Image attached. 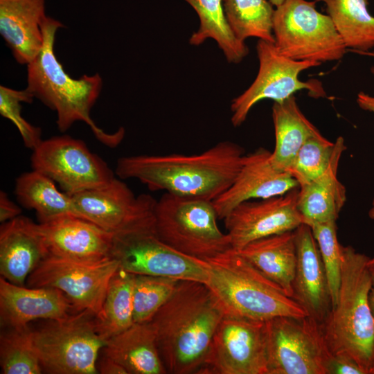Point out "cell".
<instances>
[{"label":"cell","instance_id":"obj_9","mask_svg":"<svg viewBox=\"0 0 374 374\" xmlns=\"http://www.w3.org/2000/svg\"><path fill=\"white\" fill-rule=\"evenodd\" d=\"M267 374H325L330 353L321 324L306 317L265 321Z\"/></svg>","mask_w":374,"mask_h":374},{"label":"cell","instance_id":"obj_12","mask_svg":"<svg viewBox=\"0 0 374 374\" xmlns=\"http://www.w3.org/2000/svg\"><path fill=\"white\" fill-rule=\"evenodd\" d=\"M75 215L114 235L154 229L157 200L149 195L135 196L117 179L98 188L71 195Z\"/></svg>","mask_w":374,"mask_h":374},{"label":"cell","instance_id":"obj_26","mask_svg":"<svg viewBox=\"0 0 374 374\" xmlns=\"http://www.w3.org/2000/svg\"><path fill=\"white\" fill-rule=\"evenodd\" d=\"M272 118L275 146L271 162L276 169L288 172L299 149L319 130L302 113L294 96L274 103Z\"/></svg>","mask_w":374,"mask_h":374},{"label":"cell","instance_id":"obj_33","mask_svg":"<svg viewBox=\"0 0 374 374\" xmlns=\"http://www.w3.org/2000/svg\"><path fill=\"white\" fill-rule=\"evenodd\" d=\"M178 280L163 276L134 274V321L150 322L171 296Z\"/></svg>","mask_w":374,"mask_h":374},{"label":"cell","instance_id":"obj_36","mask_svg":"<svg viewBox=\"0 0 374 374\" xmlns=\"http://www.w3.org/2000/svg\"><path fill=\"white\" fill-rule=\"evenodd\" d=\"M34 96L26 89L21 91L0 87V114L12 122L22 138L24 145L33 150L42 141V130L26 121L21 116V103H31Z\"/></svg>","mask_w":374,"mask_h":374},{"label":"cell","instance_id":"obj_15","mask_svg":"<svg viewBox=\"0 0 374 374\" xmlns=\"http://www.w3.org/2000/svg\"><path fill=\"white\" fill-rule=\"evenodd\" d=\"M197 374H267L265 321L224 316Z\"/></svg>","mask_w":374,"mask_h":374},{"label":"cell","instance_id":"obj_38","mask_svg":"<svg viewBox=\"0 0 374 374\" xmlns=\"http://www.w3.org/2000/svg\"><path fill=\"white\" fill-rule=\"evenodd\" d=\"M21 215V209L10 200L7 193L0 192V222L4 223Z\"/></svg>","mask_w":374,"mask_h":374},{"label":"cell","instance_id":"obj_2","mask_svg":"<svg viewBox=\"0 0 374 374\" xmlns=\"http://www.w3.org/2000/svg\"><path fill=\"white\" fill-rule=\"evenodd\" d=\"M224 317L205 283L179 280L150 321L167 373L197 374Z\"/></svg>","mask_w":374,"mask_h":374},{"label":"cell","instance_id":"obj_24","mask_svg":"<svg viewBox=\"0 0 374 374\" xmlns=\"http://www.w3.org/2000/svg\"><path fill=\"white\" fill-rule=\"evenodd\" d=\"M127 374H166L151 322L136 323L110 337L102 348Z\"/></svg>","mask_w":374,"mask_h":374},{"label":"cell","instance_id":"obj_42","mask_svg":"<svg viewBox=\"0 0 374 374\" xmlns=\"http://www.w3.org/2000/svg\"><path fill=\"white\" fill-rule=\"evenodd\" d=\"M359 54L361 55H368V56H371V57H374V52H369V51H367V52H362V53H360ZM371 73L374 75V67H372L371 69Z\"/></svg>","mask_w":374,"mask_h":374},{"label":"cell","instance_id":"obj_20","mask_svg":"<svg viewBox=\"0 0 374 374\" xmlns=\"http://www.w3.org/2000/svg\"><path fill=\"white\" fill-rule=\"evenodd\" d=\"M78 311L60 290L51 287H30L0 278L1 328H23L30 322L59 319Z\"/></svg>","mask_w":374,"mask_h":374},{"label":"cell","instance_id":"obj_19","mask_svg":"<svg viewBox=\"0 0 374 374\" xmlns=\"http://www.w3.org/2000/svg\"><path fill=\"white\" fill-rule=\"evenodd\" d=\"M296 265L293 299L308 317L323 324L332 308L328 279L311 227L302 224L294 230Z\"/></svg>","mask_w":374,"mask_h":374},{"label":"cell","instance_id":"obj_21","mask_svg":"<svg viewBox=\"0 0 374 374\" xmlns=\"http://www.w3.org/2000/svg\"><path fill=\"white\" fill-rule=\"evenodd\" d=\"M39 223L19 215L0 227V274L6 280L24 286L29 275L48 256Z\"/></svg>","mask_w":374,"mask_h":374},{"label":"cell","instance_id":"obj_32","mask_svg":"<svg viewBox=\"0 0 374 374\" xmlns=\"http://www.w3.org/2000/svg\"><path fill=\"white\" fill-rule=\"evenodd\" d=\"M0 365L2 374L43 373L32 344L30 325L23 328H3L0 335Z\"/></svg>","mask_w":374,"mask_h":374},{"label":"cell","instance_id":"obj_8","mask_svg":"<svg viewBox=\"0 0 374 374\" xmlns=\"http://www.w3.org/2000/svg\"><path fill=\"white\" fill-rule=\"evenodd\" d=\"M273 34L279 53L294 60L321 64L346 52L331 18L317 10L314 1L285 0L274 11Z\"/></svg>","mask_w":374,"mask_h":374},{"label":"cell","instance_id":"obj_41","mask_svg":"<svg viewBox=\"0 0 374 374\" xmlns=\"http://www.w3.org/2000/svg\"><path fill=\"white\" fill-rule=\"evenodd\" d=\"M371 276V288L368 294L369 306L374 317V267H369Z\"/></svg>","mask_w":374,"mask_h":374},{"label":"cell","instance_id":"obj_27","mask_svg":"<svg viewBox=\"0 0 374 374\" xmlns=\"http://www.w3.org/2000/svg\"><path fill=\"white\" fill-rule=\"evenodd\" d=\"M15 194L22 206L35 211L39 223L75 215L71 195L60 192L52 179L35 170L17 178Z\"/></svg>","mask_w":374,"mask_h":374},{"label":"cell","instance_id":"obj_40","mask_svg":"<svg viewBox=\"0 0 374 374\" xmlns=\"http://www.w3.org/2000/svg\"><path fill=\"white\" fill-rule=\"evenodd\" d=\"M357 103L361 109L374 114V96H371L364 92H359L357 94ZM368 216L374 222V199L368 211Z\"/></svg>","mask_w":374,"mask_h":374},{"label":"cell","instance_id":"obj_31","mask_svg":"<svg viewBox=\"0 0 374 374\" xmlns=\"http://www.w3.org/2000/svg\"><path fill=\"white\" fill-rule=\"evenodd\" d=\"M225 15L235 36L244 42L258 37L275 42L273 19L275 10L267 0H222Z\"/></svg>","mask_w":374,"mask_h":374},{"label":"cell","instance_id":"obj_39","mask_svg":"<svg viewBox=\"0 0 374 374\" xmlns=\"http://www.w3.org/2000/svg\"><path fill=\"white\" fill-rule=\"evenodd\" d=\"M103 356L98 359L97 370L98 373L101 374H127L125 368L119 364L110 359L109 357L102 355Z\"/></svg>","mask_w":374,"mask_h":374},{"label":"cell","instance_id":"obj_6","mask_svg":"<svg viewBox=\"0 0 374 374\" xmlns=\"http://www.w3.org/2000/svg\"><path fill=\"white\" fill-rule=\"evenodd\" d=\"M154 217L157 237L188 256L206 261L232 249L211 201L164 193L156 202Z\"/></svg>","mask_w":374,"mask_h":374},{"label":"cell","instance_id":"obj_30","mask_svg":"<svg viewBox=\"0 0 374 374\" xmlns=\"http://www.w3.org/2000/svg\"><path fill=\"white\" fill-rule=\"evenodd\" d=\"M134 274L119 269L110 280L103 306L96 316L97 329L107 341L134 323Z\"/></svg>","mask_w":374,"mask_h":374},{"label":"cell","instance_id":"obj_11","mask_svg":"<svg viewBox=\"0 0 374 374\" xmlns=\"http://www.w3.org/2000/svg\"><path fill=\"white\" fill-rule=\"evenodd\" d=\"M119 269V262L113 257L84 262L48 255L29 275L26 283L30 287L57 289L78 311L87 310L98 316L110 280Z\"/></svg>","mask_w":374,"mask_h":374},{"label":"cell","instance_id":"obj_35","mask_svg":"<svg viewBox=\"0 0 374 374\" xmlns=\"http://www.w3.org/2000/svg\"><path fill=\"white\" fill-rule=\"evenodd\" d=\"M310 227L323 263L333 308L338 299L342 265L341 245L337 239L336 222L315 224Z\"/></svg>","mask_w":374,"mask_h":374},{"label":"cell","instance_id":"obj_25","mask_svg":"<svg viewBox=\"0 0 374 374\" xmlns=\"http://www.w3.org/2000/svg\"><path fill=\"white\" fill-rule=\"evenodd\" d=\"M236 251L293 299L296 265L294 231L256 240Z\"/></svg>","mask_w":374,"mask_h":374},{"label":"cell","instance_id":"obj_37","mask_svg":"<svg viewBox=\"0 0 374 374\" xmlns=\"http://www.w3.org/2000/svg\"><path fill=\"white\" fill-rule=\"evenodd\" d=\"M325 374H365L359 364L349 355L329 353L324 360Z\"/></svg>","mask_w":374,"mask_h":374},{"label":"cell","instance_id":"obj_16","mask_svg":"<svg viewBox=\"0 0 374 374\" xmlns=\"http://www.w3.org/2000/svg\"><path fill=\"white\" fill-rule=\"evenodd\" d=\"M299 188L286 194L246 201L224 219L232 249L240 250L256 240L294 231L304 224L297 207Z\"/></svg>","mask_w":374,"mask_h":374},{"label":"cell","instance_id":"obj_17","mask_svg":"<svg viewBox=\"0 0 374 374\" xmlns=\"http://www.w3.org/2000/svg\"><path fill=\"white\" fill-rule=\"evenodd\" d=\"M271 154L263 148L246 154L232 185L213 201L219 219L224 220L244 202L283 195L299 187L290 172L279 170L272 165Z\"/></svg>","mask_w":374,"mask_h":374},{"label":"cell","instance_id":"obj_7","mask_svg":"<svg viewBox=\"0 0 374 374\" xmlns=\"http://www.w3.org/2000/svg\"><path fill=\"white\" fill-rule=\"evenodd\" d=\"M30 328L42 371L49 374H96L98 355L106 341L97 329L96 315L76 311Z\"/></svg>","mask_w":374,"mask_h":374},{"label":"cell","instance_id":"obj_14","mask_svg":"<svg viewBox=\"0 0 374 374\" xmlns=\"http://www.w3.org/2000/svg\"><path fill=\"white\" fill-rule=\"evenodd\" d=\"M112 257L133 274L163 276L206 284L207 261L184 255L162 242L155 230L114 235Z\"/></svg>","mask_w":374,"mask_h":374},{"label":"cell","instance_id":"obj_34","mask_svg":"<svg viewBox=\"0 0 374 374\" xmlns=\"http://www.w3.org/2000/svg\"><path fill=\"white\" fill-rule=\"evenodd\" d=\"M334 149L335 142L328 141L319 131L299 149L288 172L299 186L308 184L327 170Z\"/></svg>","mask_w":374,"mask_h":374},{"label":"cell","instance_id":"obj_5","mask_svg":"<svg viewBox=\"0 0 374 374\" xmlns=\"http://www.w3.org/2000/svg\"><path fill=\"white\" fill-rule=\"evenodd\" d=\"M206 285L225 317L266 321L278 317L304 318L305 310L236 250L208 259Z\"/></svg>","mask_w":374,"mask_h":374},{"label":"cell","instance_id":"obj_1","mask_svg":"<svg viewBox=\"0 0 374 374\" xmlns=\"http://www.w3.org/2000/svg\"><path fill=\"white\" fill-rule=\"evenodd\" d=\"M246 155L224 141L195 154L135 155L118 159L119 178L136 179L151 190L213 202L233 183Z\"/></svg>","mask_w":374,"mask_h":374},{"label":"cell","instance_id":"obj_13","mask_svg":"<svg viewBox=\"0 0 374 374\" xmlns=\"http://www.w3.org/2000/svg\"><path fill=\"white\" fill-rule=\"evenodd\" d=\"M256 49L259 60L258 75L251 86L234 98L231 105V121L234 127L241 125L251 109L262 100L282 103L302 89L308 90L310 95L315 98L326 96L319 82H303L299 79L301 71L320 63L287 57L279 53L274 43L262 39H259Z\"/></svg>","mask_w":374,"mask_h":374},{"label":"cell","instance_id":"obj_29","mask_svg":"<svg viewBox=\"0 0 374 374\" xmlns=\"http://www.w3.org/2000/svg\"><path fill=\"white\" fill-rule=\"evenodd\" d=\"M196 11L200 26L190 38L193 45H199L207 38L215 39L229 62H240L249 53L244 42L238 39L227 21L222 0H185Z\"/></svg>","mask_w":374,"mask_h":374},{"label":"cell","instance_id":"obj_22","mask_svg":"<svg viewBox=\"0 0 374 374\" xmlns=\"http://www.w3.org/2000/svg\"><path fill=\"white\" fill-rule=\"evenodd\" d=\"M45 0H0V33L16 61L28 64L44 42Z\"/></svg>","mask_w":374,"mask_h":374},{"label":"cell","instance_id":"obj_28","mask_svg":"<svg viewBox=\"0 0 374 374\" xmlns=\"http://www.w3.org/2000/svg\"><path fill=\"white\" fill-rule=\"evenodd\" d=\"M323 2L328 15L346 48L360 53L374 47V17L367 0H314Z\"/></svg>","mask_w":374,"mask_h":374},{"label":"cell","instance_id":"obj_3","mask_svg":"<svg viewBox=\"0 0 374 374\" xmlns=\"http://www.w3.org/2000/svg\"><path fill=\"white\" fill-rule=\"evenodd\" d=\"M63 24L46 16L42 24L43 46L27 64V87L34 98L57 114L56 123L65 132L77 121H83L103 144L115 148L122 141L125 131L121 128L107 133L100 128L90 116L91 109L98 98L103 80L98 73L84 75L74 79L66 73L55 56V34Z\"/></svg>","mask_w":374,"mask_h":374},{"label":"cell","instance_id":"obj_18","mask_svg":"<svg viewBox=\"0 0 374 374\" xmlns=\"http://www.w3.org/2000/svg\"><path fill=\"white\" fill-rule=\"evenodd\" d=\"M39 225L49 255L84 262L112 257L114 235L88 220L69 215Z\"/></svg>","mask_w":374,"mask_h":374},{"label":"cell","instance_id":"obj_43","mask_svg":"<svg viewBox=\"0 0 374 374\" xmlns=\"http://www.w3.org/2000/svg\"><path fill=\"white\" fill-rule=\"evenodd\" d=\"M285 0H269V2L273 5V6H275L276 7L279 6L280 5H281L283 1Z\"/></svg>","mask_w":374,"mask_h":374},{"label":"cell","instance_id":"obj_45","mask_svg":"<svg viewBox=\"0 0 374 374\" xmlns=\"http://www.w3.org/2000/svg\"><path fill=\"white\" fill-rule=\"evenodd\" d=\"M370 374H374V366L371 369Z\"/></svg>","mask_w":374,"mask_h":374},{"label":"cell","instance_id":"obj_23","mask_svg":"<svg viewBox=\"0 0 374 374\" xmlns=\"http://www.w3.org/2000/svg\"><path fill=\"white\" fill-rule=\"evenodd\" d=\"M346 148L344 138L339 136L327 170L314 180L299 186L297 207L304 224L311 226L337 221L346 200V188L337 177L339 163Z\"/></svg>","mask_w":374,"mask_h":374},{"label":"cell","instance_id":"obj_44","mask_svg":"<svg viewBox=\"0 0 374 374\" xmlns=\"http://www.w3.org/2000/svg\"><path fill=\"white\" fill-rule=\"evenodd\" d=\"M368 267H374V257L372 258H369L368 261Z\"/></svg>","mask_w":374,"mask_h":374},{"label":"cell","instance_id":"obj_10","mask_svg":"<svg viewBox=\"0 0 374 374\" xmlns=\"http://www.w3.org/2000/svg\"><path fill=\"white\" fill-rule=\"evenodd\" d=\"M30 163L33 170L58 184L69 195L103 187L116 178L84 141L68 135L42 140L33 150Z\"/></svg>","mask_w":374,"mask_h":374},{"label":"cell","instance_id":"obj_4","mask_svg":"<svg viewBox=\"0 0 374 374\" xmlns=\"http://www.w3.org/2000/svg\"><path fill=\"white\" fill-rule=\"evenodd\" d=\"M341 283L337 303L321 324L330 353L351 357L365 374L374 366V317L368 294L369 258L350 246H341Z\"/></svg>","mask_w":374,"mask_h":374}]
</instances>
